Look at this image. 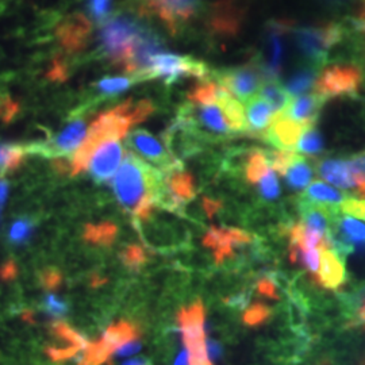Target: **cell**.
Listing matches in <instances>:
<instances>
[{"instance_id": "cell-1", "label": "cell", "mask_w": 365, "mask_h": 365, "mask_svg": "<svg viewBox=\"0 0 365 365\" xmlns=\"http://www.w3.org/2000/svg\"><path fill=\"white\" fill-rule=\"evenodd\" d=\"M161 182V170L128 152L111 185L122 207L137 220L145 221L152 215Z\"/></svg>"}, {"instance_id": "cell-2", "label": "cell", "mask_w": 365, "mask_h": 365, "mask_svg": "<svg viewBox=\"0 0 365 365\" xmlns=\"http://www.w3.org/2000/svg\"><path fill=\"white\" fill-rule=\"evenodd\" d=\"M155 111V106L143 99L138 102L126 101L123 103L99 114L87 133L86 140L80 145L71 163V175L78 176L87 170L95 148L107 140H122L131 126L140 123Z\"/></svg>"}, {"instance_id": "cell-3", "label": "cell", "mask_w": 365, "mask_h": 365, "mask_svg": "<svg viewBox=\"0 0 365 365\" xmlns=\"http://www.w3.org/2000/svg\"><path fill=\"white\" fill-rule=\"evenodd\" d=\"M146 27L135 18L126 14H117L101 25L99 30V53L111 64L125 66L135 42Z\"/></svg>"}, {"instance_id": "cell-4", "label": "cell", "mask_w": 365, "mask_h": 365, "mask_svg": "<svg viewBox=\"0 0 365 365\" xmlns=\"http://www.w3.org/2000/svg\"><path fill=\"white\" fill-rule=\"evenodd\" d=\"M298 52L312 66H321L327 63V53L339 43L344 30L339 24L330 22L317 26L291 27Z\"/></svg>"}, {"instance_id": "cell-5", "label": "cell", "mask_w": 365, "mask_h": 365, "mask_svg": "<svg viewBox=\"0 0 365 365\" xmlns=\"http://www.w3.org/2000/svg\"><path fill=\"white\" fill-rule=\"evenodd\" d=\"M209 73L207 66L191 56L161 52L152 58L144 76L145 80L163 78L167 84H172L182 78L205 80L209 78Z\"/></svg>"}, {"instance_id": "cell-6", "label": "cell", "mask_w": 365, "mask_h": 365, "mask_svg": "<svg viewBox=\"0 0 365 365\" xmlns=\"http://www.w3.org/2000/svg\"><path fill=\"white\" fill-rule=\"evenodd\" d=\"M182 339L188 349L190 365H212L205 344V307L200 300L179 313Z\"/></svg>"}, {"instance_id": "cell-7", "label": "cell", "mask_w": 365, "mask_h": 365, "mask_svg": "<svg viewBox=\"0 0 365 365\" xmlns=\"http://www.w3.org/2000/svg\"><path fill=\"white\" fill-rule=\"evenodd\" d=\"M363 73L353 64H331L317 78L315 92L324 99L336 96H352L359 92Z\"/></svg>"}, {"instance_id": "cell-8", "label": "cell", "mask_w": 365, "mask_h": 365, "mask_svg": "<svg viewBox=\"0 0 365 365\" xmlns=\"http://www.w3.org/2000/svg\"><path fill=\"white\" fill-rule=\"evenodd\" d=\"M200 4L202 0H141V10L157 16L172 34H176L195 18Z\"/></svg>"}, {"instance_id": "cell-9", "label": "cell", "mask_w": 365, "mask_h": 365, "mask_svg": "<svg viewBox=\"0 0 365 365\" xmlns=\"http://www.w3.org/2000/svg\"><path fill=\"white\" fill-rule=\"evenodd\" d=\"M214 78H217L218 84H221L238 101H249V98L252 99L264 81L259 63L222 69L214 73Z\"/></svg>"}, {"instance_id": "cell-10", "label": "cell", "mask_w": 365, "mask_h": 365, "mask_svg": "<svg viewBox=\"0 0 365 365\" xmlns=\"http://www.w3.org/2000/svg\"><path fill=\"white\" fill-rule=\"evenodd\" d=\"M87 118L76 117L68 122L66 128L60 131L52 141L43 144L31 145L27 146V152L38 153L45 157L68 156L72 152L78 150L80 145L87 137Z\"/></svg>"}, {"instance_id": "cell-11", "label": "cell", "mask_w": 365, "mask_h": 365, "mask_svg": "<svg viewBox=\"0 0 365 365\" xmlns=\"http://www.w3.org/2000/svg\"><path fill=\"white\" fill-rule=\"evenodd\" d=\"M195 195V182L190 173L180 170V167L163 172V182L157 195V205L176 210L192 200Z\"/></svg>"}, {"instance_id": "cell-12", "label": "cell", "mask_w": 365, "mask_h": 365, "mask_svg": "<svg viewBox=\"0 0 365 365\" xmlns=\"http://www.w3.org/2000/svg\"><path fill=\"white\" fill-rule=\"evenodd\" d=\"M291 25L287 21H274L269 24L265 36L264 54L259 66L264 76V81L277 80L284 63V36L289 31Z\"/></svg>"}, {"instance_id": "cell-13", "label": "cell", "mask_w": 365, "mask_h": 365, "mask_svg": "<svg viewBox=\"0 0 365 365\" xmlns=\"http://www.w3.org/2000/svg\"><path fill=\"white\" fill-rule=\"evenodd\" d=\"M126 144L133 152L138 153L146 161L155 164L161 172H167L175 167H180L164 144L146 130L140 129L131 131L128 135Z\"/></svg>"}, {"instance_id": "cell-14", "label": "cell", "mask_w": 365, "mask_h": 365, "mask_svg": "<svg viewBox=\"0 0 365 365\" xmlns=\"http://www.w3.org/2000/svg\"><path fill=\"white\" fill-rule=\"evenodd\" d=\"M125 157L120 140H107L98 145L88 161L87 170L95 182H108Z\"/></svg>"}, {"instance_id": "cell-15", "label": "cell", "mask_w": 365, "mask_h": 365, "mask_svg": "<svg viewBox=\"0 0 365 365\" xmlns=\"http://www.w3.org/2000/svg\"><path fill=\"white\" fill-rule=\"evenodd\" d=\"M91 21L83 14H72L56 29V37L68 53L81 52L91 34Z\"/></svg>"}, {"instance_id": "cell-16", "label": "cell", "mask_w": 365, "mask_h": 365, "mask_svg": "<svg viewBox=\"0 0 365 365\" xmlns=\"http://www.w3.org/2000/svg\"><path fill=\"white\" fill-rule=\"evenodd\" d=\"M252 237L240 229H217L212 227L205 235V245L214 250L217 264H222L235 255V249L249 244Z\"/></svg>"}, {"instance_id": "cell-17", "label": "cell", "mask_w": 365, "mask_h": 365, "mask_svg": "<svg viewBox=\"0 0 365 365\" xmlns=\"http://www.w3.org/2000/svg\"><path fill=\"white\" fill-rule=\"evenodd\" d=\"M309 126L291 119L286 114L274 115L272 125L265 131L264 138L280 150H292L299 143L303 131Z\"/></svg>"}, {"instance_id": "cell-18", "label": "cell", "mask_w": 365, "mask_h": 365, "mask_svg": "<svg viewBox=\"0 0 365 365\" xmlns=\"http://www.w3.org/2000/svg\"><path fill=\"white\" fill-rule=\"evenodd\" d=\"M52 334L57 339V344L49 346L46 353L54 361L68 360L73 357L81 349L88 346V342L81 337L78 331L68 327L64 322H56L52 325Z\"/></svg>"}, {"instance_id": "cell-19", "label": "cell", "mask_w": 365, "mask_h": 365, "mask_svg": "<svg viewBox=\"0 0 365 365\" xmlns=\"http://www.w3.org/2000/svg\"><path fill=\"white\" fill-rule=\"evenodd\" d=\"M321 271L315 274V282L329 289H337L346 280V271L344 261L339 253L330 250H322L321 255Z\"/></svg>"}, {"instance_id": "cell-20", "label": "cell", "mask_w": 365, "mask_h": 365, "mask_svg": "<svg viewBox=\"0 0 365 365\" xmlns=\"http://www.w3.org/2000/svg\"><path fill=\"white\" fill-rule=\"evenodd\" d=\"M325 102L327 99H324L318 93L302 95L289 103L284 114L304 126H313L318 113Z\"/></svg>"}, {"instance_id": "cell-21", "label": "cell", "mask_w": 365, "mask_h": 365, "mask_svg": "<svg viewBox=\"0 0 365 365\" xmlns=\"http://www.w3.org/2000/svg\"><path fill=\"white\" fill-rule=\"evenodd\" d=\"M272 107L262 98H252L247 106V123L248 130L253 135H262L274 120Z\"/></svg>"}, {"instance_id": "cell-22", "label": "cell", "mask_w": 365, "mask_h": 365, "mask_svg": "<svg viewBox=\"0 0 365 365\" xmlns=\"http://www.w3.org/2000/svg\"><path fill=\"white\" fill-rule=\"evenodd\" d=\"M240 9L230 1H221L211 14V26L220 34H235L240 29Z\"/></svg>"}, {"instance_id": "cell-23", "label": "cell", "mask_w": 365, "mask_h": 365, "mask_svg": "<svg viewBox=\"0 0 365 365\" xmlns=\"http://www.w3.org/2000/svg\"><path fill=\"white\" fill-rule=\"evenodd\" d=\"M138 337H140V330L137 327L130 322L120 321L118 324L107 327V330L103 333L102 339H99V342L113 356L120 345L133 341V339H138Z\"/></svg>"}, {"instance_id": "cell-24", "label": "cell", "mask_w": 365, "mask_h": 365, "mask_svg": "<svg viewBox=\"0 0 365 365\" xmlns=\"http://www.w3.org/2000/svg\"><path fill=\"white\" fill-rule=\"evenodd\" d=\"M318 170L324 179L339 188H352L356 184L349 165L344 160H324L318 165Z\"/></svg>"}, {"instance_id": "cell-25", "label": "cell", "mask_w": 365, "mask_h": 365, "mask_svg": "<svg viewBox=\"0 0 365 365\" xmlns=\"http://www.w3.org/2000/svg\"><path fill=\"white\" fill-rule=\"evenodd\" d=\"M145 81L140 75H126V76H106L93 84L96 93L102 98L115 96L129 90L134 84Z\"/></svg>"}, {"instance_id": "cell-26", "label": "cell", "mask_w": 365, "mask_h": 365, "mask_svg": "<svg viewBox=\"0 0 365 365\" xmlns=\"http://www.w3.org/2000/svg\"><path fill=\"white\" fill-rule=\"evenodd\" d=\"M317 69L314 66H304L295 71L287 81H286V91L292 96H302L303 93L313 90L317 83Z\"/></svg>"}, {"instance_id": "cell-27", "label": "cell", "mask_w": 365, "mask_h": 365, "mask_svg": "<svg viewBox=\"0 0 365 365\" xmlns=\"http://www.w3.org/2000/svg\"><path fill=\"white\" fill-rule=\"evenodd\" d=\"M260 93L261 98L272 107L274 115L284 114L287 111L288 106L291 103L289 95L286 90L282 88L277 80L264 81Z\"/></svg>"}, {"instance_id": "cell-28", "label": "cell", "mask_w": 365, "mask_h": 365, "mask_svg": "<svg viewBox=\"0 0 365 365\" xmlns=\"http://www.w3.org/2000/svg\"><path fill=\"white\" fill-rule=\"evenodd\" d=\"M118 227L111 222H102L99 225H87L84 238L87 242L99 247H108L117 238Z\"/></svg>"}, {"instance_id": "cell-29", "label": "cell", "mask_w": 365, "mask_h": 365, "mask_svg": "<svg viewBox=\"0 0 365 365\" xmlns=\"http://www.w3.org/2000/svg\"><path fill=\"white\" fill-rule=\"evenodd\" d=\"M288 185L294 190H303L313 178V170L302 156H297L286 172Z\"/></svg>"}, {"instance_id": "cell-30", "label": "cell", "mask_w": 365, "mask_h": 365, "mask_svg": "<svg viewBox=\"0 0 365 365\" xmlns=\"http://www.w3.org/2000/svg\"><path fill=\"white\" fill-rule=\"evenodd\" d=\"M342 194L334 190L333 187L327 185L325 182H314L306 191L304 197L306 200L309 202H313V203H318V205H337L339 202L342 200Z\"/></svg>"}, {"instance_id": "cell-31", "label": "cell", "mask_w": 365, "mask_h": 365, "mask_svg": "<svg viewBox=\"0 0 365 365\" xmlns=\"http://www.w3.org/2000/svg\"><path fill=\"white\" fill-rule=\"evenodd\" d=\"M27 152L25 146L15 144H0V175L13 172L21 167Z\"/></svg>"}, {"instance_id": "cell-32", "label": "cell", "mask_w": 365, "mask_h": 365, "mask_svg": "<svg viewBox=\"0 0 365 365\" xmlns=\"http://www.w3.org/2000/svg\"><path fill=\"white\" fill-rule=\"evenodd\" d=\"M271 170L269 168V158L261 150H253L248 158L247 164V179L252 184L260 182L264 175Z\"/></svg>"}, {"instance_id": "cell-33", "label": "cell", "mask_w": 365, "mask_h": 365, "mask_svg": "<svg viewBox=\"0 0 365 365\" xmlns=\"http://www.w3.org/2000/svg\"><path fill=\"white\" fill-rule=\"evenodd\" d=\"M114 0H86L87 18L98 25H103L111 18Z\"/></svg>"}, {"instance_id": "cell-34", "label": "cell", "mask_w": 365, "mask_h": 365, "mask_svg": "<svg viewBox=\"0 0 365 365\" xmlns=\"http://www.w3.org/2000/svg\"><path fill=\"white\" fill-rule=\"evenodd\" d=\"M297 149L306 155L321 153L324 150V140L319 131L314 129L313 126H309L306 130L303 131L299 143L297 145Z\"/></svg>"}, {"instance_id": "cell-35", "label": "cell", "mask_w": 365, "mask_h": 365, "mask_svg": "<svg viewBox=\"0 0 365 365\" xmlns=\"http://www.w3.org/2000/svg\"><path fill=\"white\" fill-rule=\"evenodd\" d=\"M120 259L123 264L130 269H140L145 262L148 261L146 250L140 245H129L128 248L123 249L120 253Z\"/></svg>"}, {"instance_id": "cell-36", "label": "cell", "mask_w": 365, "mask_h": 365, "mask_svg": "<svg viewBox=\"0 0 365 365\" xmlns=\"http://www.w3.org/2000/svg\"><path fill=\"white\" fill-rule=\"evenodd\" d=\"M297 156L298 155H295L294 152H289V150H279V152H272L271 155H268V158L271 161L272 170H276L279 175L284 176L289 165L294 163Z\"/></svg>"}, {"instance_id": "cell-37", "label": "cell", "mask_w": 365, "mask_h": 365, "mask_svg": "<svg viewBox=\"0 0 365 365\" xmlns=\"http://www.w3.org/2000/svg\"><path fill=\"white\" fill-rule=\"evenodd\" d=\"M271 315V309L262 303H256L249 307L247 313L244 314V322L248 327H257L264 324Z\"/></svg>"}, {"instance_id": "cell-38", "label": "cell", "mask_w": 365, "mask_h": 365, "mask_svg": "<svg viewBox=\"0 0 365 365\" xmlns=\"http://www.w3.org/2000/svg\"><path fill=\"white\" fill-rule=\"evenodd\" d=\"M260 192L265 199H276L280 194V188H279V182L277 178L274 175V170H269L264 178L260 180Z\"/></svg>"}, {"instance_id": "cell-39", "label": "cell", "mask_w": 365, "mask_h": 365, "mask_svg": "<svg viewBox=\"0 0 365 365\" xmlns=\"http://www.w3.org/2000/svg\"><path fill=\"white\" fill-rule=\"evenodd\" d=\"M33 222L30 220H19L15 222L10 232V238L15 244H24L33 233Z\"/></svg>"}, {"instance_id": "cell-40", "label": "cell", "mask_w": 365, "mask_h": 365, "mask_svg": "<svg viewBox=\"0 0 365 365\" xmlns=\"http://www.w3.org/2000/svg\"><path fill=\"white\" fill-rule=\"evenodd\" d=\"M43 310L45 313L52 315V317H64L68 313V306L64 300L60 299L58 297L49 294L45 300H43Z\"/></svg>"}, {"instance_id": "cell-41", "label": "cell", "mask_w": 365, "mask_h": 365, "mask_svg": "<svg viewBox=\"0 0 365 365\" xmlns=\"http://www.w3.org/2000/svg\"><path fill=\"white\" fill-rule=\"evenodd\" d=\"M41 283H42V287L45 289L56 291V289L61 287V284H63V274H60L57 269H53V268L43 269L41 272Z\"/></svg>"}, {"instance_id": "cell-42", "label": "cell", "mask_w": 365, "mask_h": 365, "mask_svg": "<svg viewBox=\"0 0 365 365\" xmlns=\"http://www.w3.org/2000/svg\"><path fill=\"white\" fill-rule=\"evenodd\" d=\"M341 210L348 214V215H353L356 218H361L365 220V200H360V199H345L341 203Z\"/></svg>"}, {"instance_id": "cell-43", "label": "cell", "mask_w": 365, "mask_h": 365, "mask_svg": "<svg viewBox=\"0 0 365 365\" xmlns=\"http://www.w3.org/2000/svg\"><path fill=\"white\" fill-rule=\"evenodd\" d=\"M348 165H349L354 182L357 185L365 182V155L352 157L348 161Z\"/></svg>"}, {"instance_id": "cell-44", "label": "cell", "mask_w": 365, "mask_h": 365, "mask_svg": "<svg viewBox=\"0 0 365 365\" xmlns=\"http://www.w3.org/2000/svg\"><path fill=\"white\" fill-rule=\"evenodd\" d=\"M19 113V105L9 96H0V120L10 122Z\"/></svg>"}, {"instance_id": "cell-45", "label": "cell", "mask_w": 365, "mask_h": 365, "mask_svg": "<svg viewBox=\"0 0 365 365\" xmlns=\"http://www.w3.org/2000/svg\"><path fill=\"white\" fill-rule=\"evenodd\" d=\"M300 262L312 274H318V268H319V250L318 249H310V250H303L302 249V260H300Z\"/></svg>"}, {"instance_id": "cell-46", "label": "cell", "mask_w": 365, "mask_h": 365, "mask_svg": "<svg viewBox=\"0 0 365 365\" xmlns=\"http://www.w3.org/2000/svg\"><path fill=\"white\" fill-rule=\"evenodd\" d=\"M140 349H141V342L138 339H133L120 345L114 354L118 357H128L134 353L140 352Z\"/></svg>"}, {"instance_id": "cell-47", "label": "cell", "mask_w": 365, "mask_h": 365, "mask_svg": "<svg viewBox=\"0 0 365 365\" xmlns=\"http://www.w3.org/2000/svg\"><path fill=\"white\" fill-rule=\"evenodd\" d=\"M16 274H18V268H16V264L13 260H7L0 267V279L3 282L13 280V279H15Z\"/></svg>"}, {"instance_id": "cell-48", "label": "cell", "mask_w": 365, "mask_h": 365, "mask_svg": "<svg viewBox=\"0 0 365 365\" xmlns=\"http://www.w3.org/2000/svg\"><path fill=\"white\" fill-rule=\"evenodd\" d=\"M257 288L260 291L261 295L277 299V294H276V286L271 279H261L257 284Z\"/></svg>"}, {"instance_id": "cell-49", "label": "cell", "mask_w": 365, "mask_h": 365, "mask_svg": "<svg viewBox=\"0 0 365 365\" xmlns=\"http://www.w3.org/2000/svg\"><path fill=\"white\" fill-rule=\"evenodd\" d=\"M203 207H205L207 217L212 218L218 212V210L221 209V202L210 199V197H205L203 199Z\"/></svg>"}, {"instance_id": "cell-50", "label": "cell", "mask_w": 365, "mask_h": 365, "mask_svg": "<svg viewBox=\"0 0 365 365\" xmlns=\"http://www.w3.org/2000/svg\"><path fill=\"white\" fill-rule=\"evenodd\" d=\"M207 354H209L210 359L212 360H218L222 356V346L215 342V341H209L207 342Z\"/></svg>"}, {"instance_id": "cell-51", "label": "cell", "mask_w": 365, "mask_h": 365, "mask_svg": "<svg viewBox=\"0 0 365 365\" xmlns=\"http://www.w3.org/2000/svg\"><path fill=\"white\" fill-rule=\"evenodd\" d=\"M7 192H9V184L6 180L0 179V209H1V206L6 200V197H7Z\"/></svg>"}, {"instance_id": "cell-52", "label": "cell", "mask_w": 365, "mask_h": 365, "mask_svg": "<svg viewBox=\"0 0 365 365\" xmlns=\"http://www.w3.org/2000/svg\"><path fill=\"white\" fill-rule=\"evenodd\" d=\"M188 364H190V356H188V352L182 351V352L179 353V356L176 357V360H175V365Z\"/></svg>"}, {"instance_id": "cell-53", "label": "cell", "mask_w": 365, "mask_h": 365, "mask_svg": "<svg viewBox=\"0 0 365 365\" xmlns=\"http://www.w3.org/2000/svg\"><path fill=\"white\" fill-rule=\"evenodd\" d=\"M123 365H148V363L145 360H141V359H134L130 361H126Z\"/></svg>"}, {"instance_id": "cell-54", "label": "cell", "mask_w": 365, "mask_h": 365, "mask_svg": "<svg viewBox=\"0 0 365 365\" xmlns=\"http://www.w3.org/2000/svg\"><path fill=\"white\" fill-rule=\"evenodd\" d=\"M106 283V279H101V277H98V276H93L92 277V286L95 287V286H101V284H103Z\"/></svg>"}, {"instance_id": "cell-55", "label": "cell", "mask_w": 365, "mask_h": 365, "mask_svg": "<svg viewBox=\"0 0 365 365\" xmlns=\"http://www.w3.org/2000/svg\"><path fill=\"white\" fill-rule=\"evenodd\" d=\"M349 0H327V3L329 4H334V6H339V4H345L348 3Z\"/></svg>"}, {"instance_id": "cell-56", "label": "cell", "mask_w": 365, "mask_h": 365, "mask_svg": "<svg viewBox=\"0 0 365 365\" xmlns=\"http://www.w3.org/2000/svg\"><path fill=\"white\" fill-rule=\"evenodd\" d=\"M359 317H360V321L365 325V303L363 304V307L360 309V312H359Z\"/></svg>"}, {"instance_id": "cell-57", "label": "cell", "mask_w": 365, "mask_h": 365, "mask_svg": "<svg viewBox=\"0 0 365 365\" xmlns=\"http://www.w3.org/2000/svg\"><path fill=\"white\" fill-rule=\"evenodd\" d=\"M361 365H365V359L363 360V361H361Z\"/></svg>"}]
</instances>
